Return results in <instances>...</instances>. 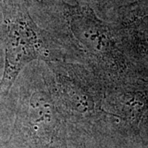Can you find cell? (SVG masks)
<instances>
[{"label": "cell", "mask_w": 148, "mask_h": 148, "mask_svg": "<svg viewBox=\"0 0 148 148\" xmlns=\"http://www.w3.org/2000/svg\"><path fill=\"white\" fill-rule=\"evenodd\" d=\"M63 117L48 95H32L16 119L13 137L20 148H68Z\"/></svg>", "instance_id": "6da1fadb"}, {"label": "cell", "mask_w": 148, "mask_h": 148, "mask_svg": "<svg viewBox=\"0 0 148 148\" xmlns=\"http://www.w3.org/2000/svg\"><path fill=\"white\" fill-rule=\"evenodd\" d=\"M5 68L0 82V95L7 94L21 69L32 60L47 58V49L27 12L17 11L7 19Z\"/></svg>", "instance_id": "7a4b0ae2"}, {"label": "cell", "mask_w": 148, "mask_h": 148, "mask_svg": "<svg viewBox=\"0 0 148 148\" xmlns=\"http://www.w3.org/2000/svg\"><path fill=\"white\" fill-rule=\"evenodd\" d=\"M73 34L93 53H106L109 38L90 9L81 8L73 12L71 20Z\"/></svg>", "instance_id": "3957f363"}, {"label": "cell", "mask_w": 148, "mask_h": 148, "mask_svg": "<svg viewBox=\"0 0 148 148\" xmlns=\"http://www.w3.org/2000/svg\"><path fill=\"white\" fill-rule=\"evenodd\" d=\"M136 36L143 46L148 48V16L143 18L137 26Z\"/></svg>", "instance_id": "277c9868"}, {"label": "cell", "mask_w": 148, "mask_h": 148, "mask_svg": "<svg viewBox=\"0 0 148 148\" xmlns=\"http://www.w3.org/2000/svg\"><path fill=\"white\" fill-rule=\"evenodd\" d=\"M76 147H77V148H95L91 147L89 144L86 143L85 142H82L79 138L76 140Z\"/></svg>", "instance_id": "5b68a950"}, {"label": "cell", "mask_w": 148, "mask_h": 148, "mask_svg": "<svg viewBox=\"0 0 148 148\" xmlns=\"http://www.w3.org/2000/svg\"><path fill=\"white\" fill-rule=\"evenodd\" d=\"M147 126H148V115H147Z\"/></svg>", "instance_id": "8992f818"}]
</instances>
